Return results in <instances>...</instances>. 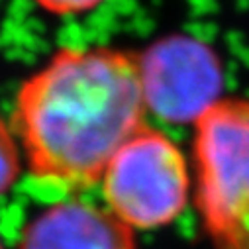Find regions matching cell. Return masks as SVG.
Instances as JSON below:
<instances>
[{
    "mask_svg": "<svg viewBox=\"0 0 249 249\" xmlns=\"http://www.w3.org/2000/svg\"><path fill=\"white\" fill-rule=\"evenodd\" d=\"M138 59L112 47H65L28 77L14 124L32 173L71 189L100 182L145 116Z\"/></svg>",
    "mask_w": 249,
    "mask_h": 249,
    "instance_id": "1",
    "label": "cell"
},
{
    "mask_svg": "<svg viewBox=\"0 0 249 249\" xmlns=\"http://www.w3.org/2000/svg\"><path fill=\"white\" fill-rule=\"evenodd\" d=\"M108 210L132 230L171 224L189 202L191 175L180 147L161 130H138L102 173Z\"/></svg>",
    "mask_w": 249,
    "mask_h": 249,
    "instance_id": "2",
    "label": "cell"
},
{
    "mask_svg": "<svg viewBox=\"0 0 249 249\" xmlns=\"http://www.w3.org/2000/svg\"><path fill=\"white\" fill-rule=\"evenodd\" d=\"M198 206L224 239L249 218V98H218L195 122Z\"/></svg>",
    "mask_w": 249,
    "mask_h": 249,
    "instance_id": "3",
    "label": "cell"
},
{
    "mask_svg": "<svg viewBox=\"0 0 249 249\" xmlns=\"http://www.w3.org/2000/svg\"><path fill=\"white\" fill-rule=\"evenodd\" d=\"M138 67L145 108L161 120L195 124L218 100V61L200 41L165 37L143 51Z\"/></svg>",
    "mask_w": 249,
    "mask_h": 249,
    "instance_id": "4",
    "label": "cell"
},
{
    "mask_svg": "<svg viewBox=\"0 0 249 249\" xmlns=\"http://www.w3.org/2000/svg\"><path fill=\"white\" fill-rule=\"evenodd\" d=\"M20 249H136V239L134 230L110 210L67 200L28 224Z\"/></svg>",
    "mask_w": 249,
    "mask_h": 249,
    "instance_id": "5",
    "label": "cell"
},
{
    "mask_svg": "<svg viewBox=\"0 0 249 249\" xmlns=\"http://www.w3.org/2000/svg\"><path fill=\"white\" fill-rule=\"evenodd\" d=\"M22 171L20 145L16 143L6 122L0 118V196L6 195Z\"/></svg>",
    "mask_w": 249,
    "mask_h": 249,
    "instance_id": "6",
    "label": "cell"
},
{
    "mask_svg": "<svg viewBox=\"0 0 249 249\" xmlns=\"http://www.w3.org/2000/svg\"><path fill=\"white\" fill-rule=\"evenodd\" d=\"M34 2L55 16H77L98 8L104 0H34Z\"/></svg>",
    "mask_w": 249,
    "mask_h": 249,
    "instance_id": "7",
    "label": "cell"
},
{
    "mask_svg": "<svg viewBox=\"0 0 249 249\" xmlns=\"http://www.w3.org/2000/svg\"><path fill=\"white\" fill-rule=\"evenodd\" d=\"M222 249H249V218L218 241Z\"/></svg>",
    "mask_w": 249,
    "mask_h": 249,
    "instance_id": "8",
    "label": "cell"
},
{
    "mask_svg": "<svg viewBox=\"0 0 249 249\" xmlns=\"http://www.w3.org/2000/svg\"><path fill=\"white\" fill-rule=\"evenodd\" d=\"M0 249H4V247H2V243H0Z\"/></svg>",
    "mask_w": 249,
    "mask_h": 249,
    "instance_id": "9",
    "label": "cell"
}]
</instances>
